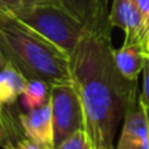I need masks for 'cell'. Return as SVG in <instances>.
Segmentation results:
<instances>
[{
	"instance_id": "5b68a950",
	"label": "cell",
	"mask_w": 149,
	"mask_h": 149,
	"mask_svg": "<svg viewBox=\"0 0 149 149\" xmlns=\"http://www.w3.org/2000/svg\"><path fill=\"white\" fill-rule=\"evenodd\" d=\"M115 149H149V120L137 90L127 106Z\"/></svg>"
},
{
	"instance_id": "ba28073f",
	"label": "cell",
	"mask_w": 149,
	"mask_h": 149,
	"mask_svg": "<svg viewBox=\"0 0 149 149\" xmlns=\"http://www.w3.org/2000/svg\"><path fill=\"white\" fill-rule=\"evenodd\" d=\"M13 105H1V145L4 149H42L25 135L20 114L15 116Z\"/></svg>"
},
{
	"instance_id": "30bf717a",
	"label": "cell",
	"mask_w": 149,
	"mask_h": 149,
	"mask_svg": "<svg viewBox=\"0 0 149 149\" xmlns=\"http://www.w3.org/2000/svg\"><path fill=\"white\" fill-rule=\"evenodd\" d=\"M114 59L127 80L136 81L139 74L143 73L147 55L140 43H124L120 49L114 50Z\"/></svg>"
},
{
	"instance_id": "9c48e42d",
	"label": "cell",
	"mask_w": 149,
	"mask_h": 149,
	"mask_svg": "<svg viewBox=\"0 0 149 149\" xmlns=\"http://www.w3.org/2000/svg\"><path fill=\"white\" fill-rule=\"evenodd\" d=\"M29 79L10 60L1 56L0 73V102L1 105H15L24 94Z\"/></svg>"
},
{
	"instance_id": "277c9868",
	"label": "cell",
	"mask_w": 149,
	"mask_h": 149,
	"mask_svg": "<svg viewBox=\"0 0 149 149\" xmlns=\"http://www.w3.org/2000/svg\"><path fill=\"white\" fill-rule=\"evenodd\" d=\"M50 103L55 130V147L85 130V118L81 101L72 84L52 85L50 88Z\"/></svg>"
},
{
	"instance_id": "9a60e30c",
	"label": "cell",
	"mask_w": 149,
	"mask_h": 149,
	"mask_svg": "<svg viewBox=\"0 0 149 149\" xmlns=\"http://www.w3.org/2000/svg\"><path fill=\"white\" fill-rule=\"evenodd\" d=\"M136 3H137V5H139L140 10H141L143 16H144L145 21H147L149 17V0H136Z\"/></svg>"
},
{
	"instance_id": "7c38bea8",
	"label": "cell",
	"mask_w": 149,
	"mask_h": 149,
	"mask_svg": "<svg viewBox=\"0 0 149 149\" xmlns=\"http://www.w3.org/2000/svg\"><path fill=\"white\" fill-rule=\"evenodd\" d=\"M54 149H93V145L88 132L85 130H80L64 141L58 144Z\"/></svg>"
},
{
	"instance_id": "5bb4252c",
	"label": "cell",
	"mask_w": 149,
	"mask_h": 149,
	"mask_svg": "<svg viewBox=\"0 0 149 149\" xmlns=\"http://www.w3.org/2000/svg\"><path fill=\"white\" fill-rule=\"evenodd\" d=\"M63 0H0L1 8H9L12 5L22 4H38V3H60Z\"/></svg>"
},
{
	"instance_id": "6da1fadb",
	"label": "cell",
	"mask_w": 149,
	"mask_h": 149,
	"mask_svg": "<svg viewBox=\"0 0 149 149\" xmlns=\"http://www.w3.org/2000/svg\"><path fill=\"white\" fill-rule=\"evenodd\" d=\"M72 85L81 101L85 131L93 149H114V139L124 119L136 81L120 73L110 39L102 31L88 29L70 55Z\"/></svg>"
},
{
	"instance_id": "3957f363",
	"label": "cell",
	"mask_w": 149,
	"mask_h": 149,
	"mask_svg": "<svg viewBox=\"0 0 149 149\" xmlns=\"http://www.w3.org/2000/svg\"><path fill=\"white\" fill-rule=\"evenodd\" d=\"M37 33L43 36L68 55L79 45L88 28L60 3H38V4L12 5L1 8Z\"/></svg>"
},
{
	"instance_id": "ac0fdd59",
	"label": "cell",
	"mask_w": 149,
	"mask_h": 149,
	"mask_svg": "<svg viewBox=\"0 0 149 149\" xmlns=\"http://www.w3.org/2000/svg\"><path fill=\"white\" fill-rule=\"evenodd\" d=\"M140 100H141V98H140ZM143 102V101H141ZM143 105H144V102H143ZM144 109H145V113H147V116H148V120H149V107L147 105H144Z\"/></svg>"
},
{
	"instance_id": "8992f818",
	"label": "cell",
	"mask_w": 149,
	"mask_h": 149,
	"mask_svg": "<svg viewBox=\"0 0 149 149\" xmlns=\"http://www.w3.org/2000/svg\"><path fill=\"white\" fill-rule=\"evenodd\" d=\"M20 122L25 135L42 149L55 148V130L50 100L41 107L20 113Z\"/></svg>"
},
{
	"instance_id": "8fae6325",
	"label": "cell",
	"mask_w": 149,
	"mask_h": 149,
	"mask_svg": "<svg viewBox=\"0 0 149 149\" xmlns=\"http://www.w3.org/2000/svg\"><path fill=\"white\" fill-rule=\"evenodd\" d=\"M50 85L42 80L29 79L25 92L21 95V102L26 110L41 107L50 100Z\"/></svg>"
},
{
	"instance_id": "2e32d148",
	"label": "cell",
	"mask_w": 149,
	"mask_h": 149,
	"mask_svg": "<svg viewBox=\"0 0 149 149\" xmlns=\"http://www.w3.org/2000/svg\"><path fill=\"white\" fill-rule=\"evenodd\" d=\"M140 45L143 46V50H144L145 55H147V56H149V34H148L147 37H145L144 39H143L141 42H140Z\"/></svg>"
},
{
	"instance_id": "e0dca14e",
	"label": "cell",
	"mask_w": 149,
	"mask_h": 149,
	"mask_svg": "<svg viewBox=\"0 0 149 149\" xmlns=\"http://www.w3.org/2000/svg\"><path fill=\"white\" fill-rule=\"evenodd\" d=\"M149 34V17H148V20L145 21V25H144V29H143V36H141V41L145 38ZM140 41V42H141Z\"/></svg>"
},
{
	"instance_id": "4fadbf2b",
	"label": "cell",
	"mask_w": 149,
	"mask_h": 149,
	"mask_svg": "<svg viewBox=\"0 0 149 149\" xmlns=\"http://www.w3.org/2000/svg\"><path fill=\"white\" fill-rule=\"evenodd\" d=\"M140 98L149 107V56L145 59V65L143 70V90L140 93Z\"/></svg>"
},
{
	"instance_id": "52a82bcc",
	"label": "cell",
	"mask_w": 149,
	"mask_h": 149,
	"mask_svg": "<svg viewBox=\"0 0 149 149\" xmlns=\"http://www.w3.org/2000/svg\"><path fill=\"white\" fill-rule=\"evenodd\" d=\"M110 22L124 31V43H140L145 18L136 0H114Z\"/></svg>"
},
{
	"instance_id": "7a4b0ae2",
	"label": "cell",
	"mask_w": 149,
	"mask_h": 149,
	"mask_svg": "<svg viewBox=\"0 0 149 149\" xmlns=\"http://www.w3.org/2000/svg\"><path fill=\"white\" fill-rule=\"evenodd\" d=\"M0 50L28 79L50 86L72 84L70 55L5 10H0Z\"/></svg>"
}]
</instances>
